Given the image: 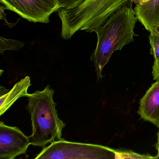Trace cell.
I'll return each mask as SVG.
<instances>
[{
  "label": "cell",
  "mask_w": 159,
  "mask_h": 159,
  "mask_svg": "<svg viewBox=\"0 0 159 159\" xmlns=\"http://www.w3.org/2000/svg\"><path fill=\"white\" fill-rule=\"evenodd\" d=\"M134 10L138 21L149 32L159 26V0L136 4Z\"/></svg>",
  "instance_id": "ba28073f"
},
{
  "label": "cell",
  "mask_w": 159,
  "mask_h": 159,
  "mask_svg": "<svg viewBox=\"0 0 159 159\" xmlns=\"http://www.w3.org/2000/svg\"><path fill=\"white\" fill-rule=\"evenodd\" d=\"M151 31L154 32V33H156L158 36H159V26H156V27L154 28L153 29L149 31V32H151Z\"/></svg>",
  "instance_id": "ac0fdd59"
},
{
  "label": "cell",
  "mask_w": 159,
  "mask_h": 159,
  "mask_svg": "<svg viewBox=\"0 0 159 159\" xmlns=\"http://www.w3.org/2000/svg\"><path fill=\"white\" fill-rule=\"evenodd\" d=\"M151 46L150 54L154 57V60L159 59V36L156 33L151 31L149 36Z\"/></svg>",
  "instance_id": "7c38bea8"
},
{
  "label": "cell",
  "mask_w": 159,
  "mask_h": 159,
  "mask_svg": "<svg viewBox=\"0 0 159 159\" xmlns=\"http://www.w3.org/2000/svg\"><path fill=\"white\" fill-rule=\"evenodd\" d=\"M129 0H85L72 9H60L57 14L62 23L61 36L69 40L78 31L95 32L106 20Z\"/></svg>",
  "instance_id": "7a4b0ae2"
},
{
  "label": "cell",
  "mask_w": 159,
  "mask_h": 159,
  "mask_svg": "<svg viewBox=\"0 0 159 159\" xmlns=\"http://www.w3.org/2000/svg\"><path fill=\"white\" fill-rule=\"evenodd\" d=\"M156 148L157 151V154L156 156V159H159V132L157 133V141L156 143Z\"/></svg>",
  "instance_id": "2e32d148"
},
{
  "label": "cell",
  "mask_w": 159,
  "mask_h": 159,
  "mask_svg": "<svg viewBox=\"0 0 159 159\" xmlns=\"http://www.w3.org/2000/svg\"><path fill=\"white\" fill-rule=\"evenodd\" d=\"M25 43L14 39L0 38V53L2 54L6 51H18L24 47Z\"/></svg>",
  "instance_id": "30bf717a"
},
{
  "label": "cell",
  "mask_w": 159,
  "mask_h": 159,
  "mask_svg": "<svg viewBox=\"0 0 159 159\" xmlns=\"http://www.w3.org/2000/svg\"><path fill=\"white\" fill-rule=\"evenodd\" d=\"M115 157L116 150L108 147L61 139L43 148L35 159H112Z\"/></svg>",
  "instance_id": "277c9868"
},
{
  "label": "cell",
  "mask_w": 159,
  "mask_h": 159,
  "mask_svg": "<svg viewBox=\"0 0 159 159\" xmlns=\"http://www.w3.org/2000/svg\"><path fill=\"white\" fill-rule=\"evenodd\" d=\"M6 10L34 23L47 24L51 15L60 9L57 0H0Z\"/></svg>",
  "instance_id": "5b68a950"
},
{
  "label": "cell",
  "mask_w": 159,
  "mask_h": 159,
  "mask_svg": "<svg viewBox=\"0 0 159 159\" xmlns=\"http://www.w3.org/2000/svg\"><path fill=\"white\" fill-rule=\"evenodd\" d=\"M138 21L132 5H125L110 16L96 31L97 43L91 56L98 80L112 54L134 41V32Z\"/></svg>",
  "instance_id": "6da1fadb"
},
{
  "label": "cell",
  "mask_w": 159,
  "mask_h": 159,
  "mask_svg": "<svg viewBox=\"0 0 159 159\" xmlns=\"http://www.w3.org/2000/svg\"><path fill=\"white\" fill-rule=\"evenodd\" d=\"M115 159H156V157L149 154H139L131 151L116 150Z\"/></svg>",
  "instance_id": "8fae6325"
},
{
  "label": "cell",
  "mask_w": 159,
  "mask_h": 159,
  "mask_svg": "<svg viewBox=\"0 0 159 159\" xmlns=\"http://www.w3.org/2000/svg\"><path fill=\"white\" fill-rule=\"evenodd\" d=\"M8 90L6 89V88H4V87L1 86V88H0V96L3 95L7 93L8 92Z\"/></svg>",
  "instance_id": "e0dca14e"
},
{
  "label": "cell",
  "mask_w": 159,
  "mask_h": 159,
  "mask_svg": "<svg viewBox=\"0 0 159 159\" xmlns=\"http://www.w3.org/2000/svg\"><path fill=\"white\" fill-rule=\"evenodd\" d=\"M27 136L16 126L0 122V159H13L26 154L30 144Z\"/></svg>",
  "instance_id": "8992f818"
},
{
  "label": "cell",
  "mask_w": 159,
  "mask_h": 159,
  "mask_svg": "<svg viewBox=\"0 0 159 159\" xmlns=\"http://www.w3.org/2000/svg\"><path fill=\"white\" fill-rule=\"evenodd\" d=\"M54 91L47 85L43 91L29 94L26 107L31 116L32 134L30 144L44 148L54 141L61 139L66 124L58 117L53 100Z\"/></svg>",
  "instance_id": "3957f363"
},
{
  "label": "cell",
  "mask_w": 159,
  "mask_h": 159,
  "mask_svg": "<svg viewBox=\"0 0 159 159\" xmlns=\"http://www.w3.org/2000/svg\"><path fill=\"white\" fill-rule=\"evenodd\" d=\"M138 113L141 119L159 128V80L152 84L140 99Z\"/></svg>",
  "instance_id": "52a82bcc"
},
{
  "label": "cell",
  "mask_w": 159,
  "mask_h": 159,
  "mask_svg": "<svg viewBox=\"0 0 159 159\" xmlns=\"http://www.w3.org/2000/svg\"><path fill=\"white\" fill-rule=\"evenodd\" d=\"M152 77L154 80H159V59L154 60L152 66Z\"/></svg>",
  "instance_id": "5bb4252c"
},
{
  "label": "cell",
  "mask_w": 159,
  "mask_h": 159,
  "mask_svg": "<svg viewBox=\"0 0 159 159\" xmlns=\"http://www.w3.org/2000/svg\"><path fill=\"white\" fill-rule=\"evenodd\" d=\"M29 76L16 83L11 91L0 97V115H3L19 98L27 97L28 90L31 85Z\"/></svg>",
  "instance_id": "9c48e42d"
},
{
  "label": "cell",
  "mask_w": 159,
  "mask_h": 159,
  "mask_svg": "<svg viewBox=\"0 0 159 159\" xmlns=\"http://www.w3.org/2000/svg\"><path fill=\"white\" fill-rule=\"evenodd\" d=\"M151 0H129V1L132 3H134L136 4H142L146 3L150 1Z\"/></svg>",
  "instance_id": "9a60e30c"
},
{
  "label": "cell",
  "mask_w": 159,
  "mask_h": 159,
  "mask_svg": "<svg viewBox=\"0 0 159 159\" xmlns=\"http://www.w3.org/2000/svg\"><path fill=\"white\" fill-rule=\"evenodd\" d=\"M60 9H72L81 4L85 0H57Z\"/></svg>",
  "instance_id": "4fadbf2b"
}]
</instances>
